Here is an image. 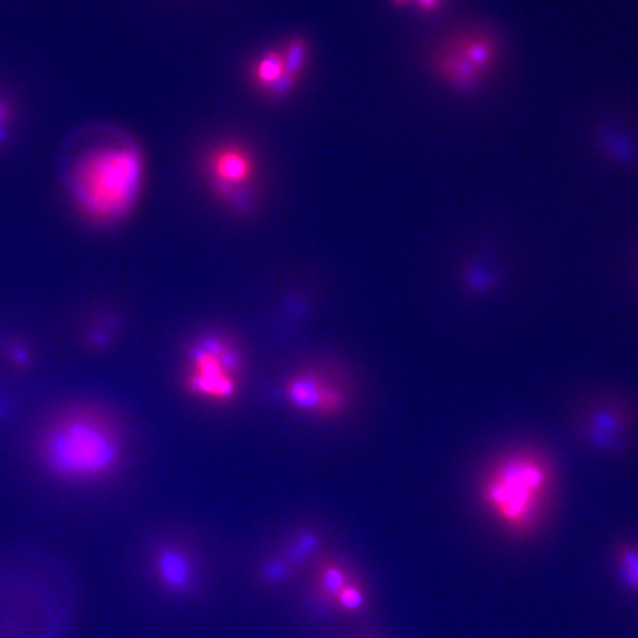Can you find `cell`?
Returning a JSON list of instances; mask_svg holds the SVG:
<instances>
[{"mask_svg": "<svg viewBox=\"0 0 638 638\" xmlns=\"http://www.w3.org/2000/svg\"><path fill=\"white\" fill-rule=\"evenodd\" d=\"M250 79L253 85L271 100H283L293 92L281 48H272L258 55L250 67Z\"/></svg>", "mask_w": 638, "mask_h": 638, "instance_id": "8", "label": "cell"}, {"mask_svg": "<svg viewBox=\"0 0 638 638\" xmlns=\"http://www.w3.org/2000/svg\"><path fill=\"white\" fill-rule=\"evenodd\" d=\"M7 355L10 356L12 363L19 365V367H28L30 364V351L28 346L21 345L20 342H12L10 346H8Z\"/></svg>", "mask_w": 638, "mask_h": 638, "instance_id": "18", "label": "cell"}, {"mask_svg": "<svg viewBox=\"0 0 638 638\" xmlns=\"http://www.w3.org/2000/svg\"><path fill=\"white\" fill-rule=\"evenodd\" d=\"M354 583L349 569L341 561H324L315 572L314 589L316 596L325 603L336 605L342 589Z\"/></svg>", "mask_w": 638, "mask_h": 638, "instance_id": "12", "label": "cell"}, {"mask_svg": "<svg viewBox=\"0 0 638 638\" xmlns=\"http://www.w3.org/2000/svg\"><path fill=\"white\" fill-rule=\"evenodd\" d=\"M554 485L548 457L534 448H516L488 464L479 481V499L500 525L522 536L543 521Z\"/></svg>", "mask_w": 638, "mask_h": 638, "instance_id": "3", "label": "cell"}, {"mask_svg": "<svg viewBox=\"0 0 638 638\" xmlns=\"http://www.w3.org/2000/svg\"><path fill=\"white\" fill-rule=\"evenodd\" d=\"M432 65L433 72L442 82L460 92H472L483 79L478 69L447 45L439 48Z\"/></svg>", "mask_w": 638, "mask_h": 638, "instance_id": "9", "label": "cell"}, {"mask_svg": "<svg viewBox=\"0 0 638 638\" xmlns=\"http://www.w3.org/2000/svg\"><path fill=\"white\" fill-rule=\"evenodd\" d=\"M318 548V536L312 534V532H301V534L293 540V543L289 545L285 561H287L289 565H302V563H305Z\"/></svg>", "mask_w": 638, "mask_h": 638, "instance_id": "14", "label": "cell"}, {"mask_svg": "<svg viewBox=\"0 0 638 638\" xmlns=\"http://www.w3.org/2000/svg\"><path fill=\"white\" fill-rule=\"evenodd\" d=\"M147 180V157L138 140L117 129H95L64 167L73 210L96 228L116 227L134 213Z\"/></svg>", "mask_w": 638, "mask_h": 638, "instance_id": "1", "label": "cell"}, {"mask_svg": "<svg viewBox=\"0 0 638 638\" xmlns=\"http://www.w3.org/2000/svg\"><path fill=\"white\" fill-rule=\"evenodd\" d=\"M447 46L463 56L483 76L495 67L496 61L500 59L499 45H496L494 38L482 32L460 34V36L452 38Z\"/></svg>", "mask_w": 638, "mask_h": 638, "instance_id": "10", "label": "cell"}, {"mask_svg": "<svg viewBox=\"0 0 638 638\" xmlns=\"http://www.w3.org/2000/svg\"><path fill=\"white\" fill-rule=\"evenodd\" d=\"M7 409V400L2 398V396H0V416H2L3 412H6Z\"/></svg>", "mask_w": 638, "mask_h": 638, "instance_id": "20", "label": "cell"}, {"mask_svg": "<svg viewBox=\"0 0 638 638\" xmlns=\"http://www.w3.org/2000/svg\"><path fill=\"white\" fill-rule=\"evenodd\" d=\"M243 354L223 333H206L187 352L185 389L198 399L227 404L240 390Z\"/></svg>", "mask_w": 638, "mask_h": 638, "instance_id": "4", "label": "cell"}, {"mask_svg": "<svg viewBox=\"0 0 638 638\" xmlns=\"http://www.w3.org/2000/svg\"><path fill=\"white\" fill-rule=\"evenodd\" d=\"M154 575L167 592L187 594L197 584L196 562L178 544L161 545L154 553Z\"/></svg>", "mask_w": 638, "mask_h": 638, "instance_id": "7", "label": "cell"}, {"mask_svg": "<svg viewBox=\"0 0 638 638\" xmlns=\"http://www.w3.org/2000/svg\"><path fill=\"white\" fill-rule=\"evenodd\" d=\"M207 184L236 213H250L257 201L259 166L252 149L239 140L215 145L205 157Z\"/></svg>", "mask_w": 638, "mask_h": 638, "instance_id": "5", "label": "cell"}, {"mask_svg": "<svg viewBox=\"0 0 638 638\" xmlns=\"http://www.w3.org/2000/svg\"><path fill=\"white\" fill-rule=\"evenodd\" d=\"M395 6L407 7L414 3L422 12H435L441 7L442 0H391Z\"/></svg>", "mask_w": 638, "mask_h": 638, "instance_id": "19", "label": "cell"}, {"mask_svg": "<svg viewBox=\"0 0 638 638\" xmlns=\"http://www.w3.org/2000/svg\"><path fill=\"white\" fill-rule=\"evenodd\" d=\"M285 398L299 411L333 417L345 412L349 394L337 381L318 369H305L285 383Z\"/></svg>", "mask_w": 638, "mask_h": 638, "instance_id": "6", "label": "cell"}, {"mask_svg": "<svg viewBox=\"0 0 638 638\" xmlns=\"http://www.w3.org/2000/svg\"><path fill=\"white\" fill-rule=\"evenodd\" d=\"M289 563L287 561H271L268 562L265 567H263V576L270 584L283 583L287 579L289 575Z\"/></svg>", "mask_w": 638, "mask_h": 638, "instance_id": "17", "label": "cell"}, {"mask_svg": "<svg viewBox=\"0 0 638 638\" xmlns=\"http://www.w3.org/2000/svg\"><path fill=\"white\" fill-rule=\"evenodd\" d=\"M15 107L6 94L0 92V147L8 143L14 129Z\"/></svg>", "mask_w": 638, "mask_h": 638, "instance_id": "16", "label": "cell"}, {"mask_svg": "<svg viewBox=\"0 0 638 638\" xmlns=\"http://www.w3.org/2000/svg\"><path fill=\"white\" fill-rule=\"evenodd\" d=\"M367 603V593L359 584L351 583L337 596L336 605L346 611H358Z\"/></svg>", "mask_w": 638, "mask_h": 638, "instance_id": "15", "label": "cell"}, {"mask_svg": "<svg viewBox=\"0 0 638 638\" xmlns=\"http://www.w3.org/2000/svg\"><path fill=\"white\" fill-rule=\"evenodd\" d=\"M616 562L625 587L638 592V547L623 545L616 553Z\"/></svg>", "mask_w": 638, "mask_h": 638, "instance_id": "13", "label": "cell"}, {"mask_svg": "<svg viewBox=\"0 0 638 638\" xmlns=\"http://www.w3.org/2000/svg\"><path fill=\"white\" fill-rule=\"evenodd\" d=\"M627 428V414L618 407L597 409L585 426V437L600 450H614Z\"/></svg>", "mask_w": 638, "mask_h": 638, "instance_id": "11", "label": "cell"}, {"mask_svg": "<svg viewBox=\"0 0 638 638\" xmlns=\"http://www.w3.org/2000/svg\"><path fill=\"white\" fill-rule=\"evenodd\" d=\"M125 456L121 425L94 405L61 409L38 435L39 464L59 482H103L121 470Z\"/></svg>", "mask_w": 638, "mask_h": 638, "instance_id": "2", "label": "cell"}]
</instances>
